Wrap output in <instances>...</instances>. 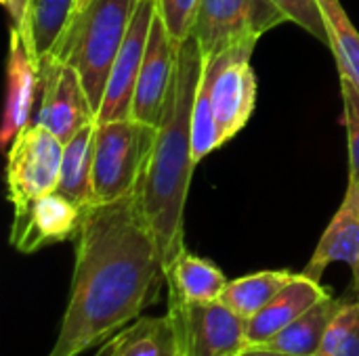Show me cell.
<instances>
[{
  "instance_id": "4",
  "label": "cell",
  "mask_w": 359,
  "mask_h": 356,
  "mask_svg": "<svg viewBox=\"0 0 359 356\" xmlns=\"http://www.w3.org/2000/svg\"><path fill=\"white\" fill-rule=\"evenodd\" d=\"M156 136L158 126L135 118L114 122L97 120L93 168L95 204H111L139 189Z\"/></svg>"
},
{
  "instance_id": "30",
  "label": "cell",
  "mask_w": 359,
  "mask_h": 356,
  "mask_svg": "<svg viewBox=\"0 0 359 356\" xmlns=\"http://www.w3.org/2000/svg\"><path fill=\"white\" fill-rule=\"evenodd\" d=\"M82 2H84V0H76V6H80Z\"/></svg>"
},
{
  "instance_id": "24",
  "label": "cell",
  "mask_w": 359,
  "mask_h": 356,
  "mask_svg": "<svg viewBox=\"0 0 359 356\" xmlns=\"http://www.w3.org/2000/svg\"><path fill=\"white\" fill-rule=\"evenodd\" d=\"M221 132L215 120L210 92L204 82H200V88L196 92L194 103V115H191V147H194V162H202L206 155H210L215 149H219Z\"/></svg>"
},
{
  "instance_id": "13",
  "label": "cell",
  "mask_w": 359,
  "mask_h": 356,
  "mask_svg": "<svg viewBox=\"0 0 359 356\" xmlns=\"http://www.w3.org/2000/svg\"><path fill=\"white\" fill-rule=\"evenodd\" d=\"M334 262H345L351 271V287L359 298V185L349 180L345 199L320 237L303 273L316 281Z\"/></svg>"
},
{
  "instance_id": "27",
  "label": "cell",
  "mask_w": 359,
  "mask_h": 356,
  "mask_svg": "<svg viewBox=\"0 0 359 356\" xmlns=\"http://www.w3.org/2000/svg\"><path fill=\"white\" fill-rule=\"evenodd\" d=\"M273 2H278L290 15V21L299 23L303 29H307L320 42L330 46V31H328L324 13H322L318 0H273Z\"/></svg>"
},
{
  "instance_id": "20",
  "label": "cell",
  "mask_w": 359,
  "mask_h": 356,
  "mask_svg": "<svg viewBox=\"0 0 359 356\" xmlns=\"http://www.w3.org/2000/svg\"><path fill=\"white\" fill-rule=\"evenodd\" d=\"M341 302L343 298H334L332 294L326 296L316 306H311L305 315H301L297 321L284 327L278 336H273L269 342L259 346H267L271 350L290 356H316Z\"/></svg>"
},
{
  "instance_id": "26",
  "label": "cell",
  "mask_w": 359,
  "mask_h": 356,
  "mask_svg": "<svg viewBox=\"0 0 359 356\" xmlns=\"http://www.w3.org/2000/svg\"><path fill=\"white\" fill-rule=\"evenodd\" d=\"M341 94H343V124L347 128L349 141V180L359 185V90L341 76Z\"/></svg>"
},
{
  "instance_id": "25",
  "label": "cell",
  "mask_w": 359,
  "mask_h": 356,
  "mask_svg": "<svg viewBox=\"0 0 359 356\" xmlns=\"http://www.w3.org/2000/svg\"><path fill=\"white\" fill-rule=\"evenodd\" d=\"M200 0H158V15L164 21L168 36L181 44L185 42L196 25Z\"/></svg>"
},
{
  "instance_id": "17",
  "label": "cell",
  "mask_w": 359,
  "mask_h": 356,
  "mask_svg": "<svg viewBox=\"0 0 359 356\" xmlns=\"http://www.w3.org/2000/svg\"><path fill=\"white\" fill-rule=\"evenodd\" d=\"M164 279L168 296L183 302H217L229 281L215 262L187 250L166 269Z\"/></svg>"
},
{
  "instance_id": "16",
  "label": "cell",
  "mask_w": 359,
  "mask_h": 356,
  "mask_svg": "<svg viewBox=\"0 0 359 356\" xmlns=\"http://www.w3.org/2000/svg\"><path fill=\"white\" fill-rule=\"evenodd\" d=\"M95 356H183L175 323L168 313L160 317L141 315L130 325L101 344Z\"/></svg>"
},
{
  "instance_id": "22",
  "label": "cell",
  "mask_w": 359,
  "mask_h": 356,
  "mask_svg": "<svg viewBox=\"0 0 359 356\" xmlns=\"http://www.w3.org/2000/svg\"><path fill=\"white\" fill-rule=\"evenodd\" d=\"M318 4L330 31V48L339 71L359 90V31L349 21L339 0H318Z\"/></svg>"
},
{
  "instance_id": "3",
  "label": "cell",
  "mask_w": 359,
  "mask_h": 356,
  "mask_svg": "<svg viewBox=\"0 0 359 356\" xmlns=\"http://www.w3.org/2000/svg\"><path fill=\"white\" fill-rule=\"evenodd\" d=\"M141 0H84L50 55L67 61L82 78L88 101L99 113L107 80Z\"/></svg>"
},
{
  "instance_id": "5",
  "label": "cell",
  "mask_w": 359,
  "mask_h": 356,
  "mask_svg": "<svg viewBox=\"0 0 359 356\" xmlns=\"http://www.w3.org/2000/svg\"><path fill=\"white\" fill-rule=\"evenodd\" d=\"M290 21V15L273 0H200L194 38L200 44L204 63L240 44L257 40Z\"/></svg>"
},
{
  "instance_id": "2",
  "label": "cell",
  "mask_w": 359,
  "mask_h": 356,
  "mask_svg": "<svg viewBox=\"0 0 359 356\" xmlns=\"http://www.w3.org/2000/svg\"><path fill=\"white\" fill-rule=\"evenodd\" d=\"M202 71V50L191 34L179 46L177 69L158 124L154 151L137 189L139 208L156 237L164 273L185 252L183 214L196 168L191 147V115Z\"/></svg>"
},
{
  "instance_id": "28",
  "label": "cell",
  "mask_w": 359,
  "mask_h": 356,
  "mask_svg": "<svg viewBox=\"0 0 359 356\" xmlns=\"http://www.w3.org/2000/svg\"><path fill=\"white\" fill-rule=\"evenodd\" d=\"M2 6L8 10L11 21L15 27H21L25 21V13H27V0H0Z\"/></svg>"
},
{
  "instance_id": "15",
  "label": "cell",
  "mask_w": 359,
  "mask_h": 356,
  "mask_svg": "<svg viewBox=\"0 0 359 356\" xmlns=\"http://www.w3.org/2000/svg\"><path fill=\"white\" fill-rule=\"evenodd\" d=\"M326 296H330V292L320 281L307 277L305 273H297L292 281L259 315L246 321L250 346L269 342Z\"/></svg>"
},
{
  "instance_id": "19",
  "label": "cell",
  "mask_w": 359,
  "mask_h": 356,
  "mask_svg": "<svg viewBox=\"0 0 359 356\" xmlns=\"http://www.w3.org/2000/svg\"><path fill=\"white\" fill-rule=\"evenodd\" d=\"M74 8L76 0H27L25 21L19 31L38 63L59 44Z\"/></svg>"
},
{
  "instance_id": "10",
  "label": "cell",
  "mask_w": 359,
  "mask_h": 356,
  "mask_svg": "<svg viewBox=\"0 0 359 356\" xmlns=\"http://www.w3.org/2000/svg\"><path fill=\"white\" fill-rule=\"evenodd\" d=\"M84 210L59 191L46 193L25 208L13 210L11 245L19 254H36L48 245L76 239Z\"/></svg>"
},
{
  "instance_id": "1",
  "label": "cell",
  "mask_w": 359,
  "mask_h": 356,
  "mask_svg": "<svg viewBox=\"0 0 359 356\" xmlns=\"http://www.w3.org/2000/svg\"><path fill=\"white\" fill-rule=\"evenodd\" d=\"M67 306L46 356H80L105 344L151 306L164 264L137 191L84 210Z\"/></svg>"
},
{
  "instance_id": "23",
  "label": "cell",
  "mask_w": 359,
  "mask_h": 356,
  "mask_svg": "<svg viewBox=\"0 0 359 356\" xmlns=\"http://www.w3.org/2000/svg\"><path fill=\"white\" fill-rule=\"evenodd\" d=\"M316 356H359V298H343Z\"/></svg>"
},
{
  "instance_id": "11",
  "label": "cell",
  "mask_w": 359,
  "mask_h": 356,
  "mask_svg": "<svg viewBox=\"0 0 359 356\" xmlns=\"http://www.w3.org/2000/svg\"><path fill=\"white\" fill-rule=\"evenodd\" d=\"M158 13V0H141L133 21L128 25V31L124 36V42L118 50V57L114 61L105 97L101 103V109L97 113L99 122H114V120H128L133 118V99L137 90V80L141 73V65L145 59V48L149 40V29L154 23V17Z\"/></svg>"
},
{
  "instance_id": "18",
  "label": "cell",
  "mask_w": 359,
  "mask_h": 356,
  "mask_svg": "<svg viewBox=\"0 0 359 356\" xmlns=\"http://www.w3.org/2000/svg\"><path fill=\"white\" fill-rule=\"evenodd\" d=\"M95 132L97 120L82 126L63 147L61 176L57 191L82 208L95 206L93 168H95Z\"/></svg>"
},
{
  "instance_id": "9",
  "label": "cell",
  "mask_w": 359,
  "mask_h": 356,
  "mask_svg": "<svg viewBox=\"0 0 359 356\" xmlns=\"http://www.w3.org/2000/svg\"><path fill=\"white\" fill-rule=\"evenodd\" d=\"M95 120L97 113L76 67L57 55H46L40 61V105L32 122L67 143L82 126Z\"/></svg>"
},
{
  "instance_id": "14",
  "label": "cell",
  "mask_w": 359,
  "mask_h": 356,
  "mask_svg": "<svg viewBox=\"0 0 359 356\" xmlns=\"http://www.w3.org/2000/svg\"><path fill=\"white\" fill-rule=\"evenodd\" d=\"M40 92V63L27 50L19 27H11L6 63V105L0 143L6 147L25 126L32 124V109Z\"/></svg>"
},
{
  "instance_id": "6",
  "label": "cell",
  "mask_w": 359,
  "mask_h": 356,
  "mask_svg": "<svg viewBox=\"0 0 359 356\" xmlns=\"http://www.w3.org/2000/svg\"><path fill=\"white\" fill-rule=\"evenodd\" d=\"M166 313L175 323L183 356H238L250 346L246 319L221 300L183 302L168 296Z\"/></svg>"
},
{
  "instance_id": "29",
  "label": "cell",
  "mask_w": 359,
  "mask_h": 356,
  "mask_svg": "<svg viewBox=\"0 0 359 356\" xmlns=\"http://www.w3.org/2000/svg\"><path fill=\"white\" fill-rule=\"evenodd\" d=\"M238 356H290V355H284V353L271 350V348H267V346H248L246 350H242Z\"/></svg>"
},
{
  "instance_id": "21",
  "label": "cell",
  "mask_w": 359,
  "mask_h": 356,
  "mask_svg": "<svg viewBox=\"0 0 359 356\" xmlns=\"http://www.w3.org/2000/svg\"><path fill=\"white\" fill-rule=\"evenodd\" d=\"M292 271H259L238 279H229L221 302L229 306L242 319H252L259 315L294 277Z\"/></svg>"
},
{
  "instance_id": "7",
  "label": "cell",
  "mask_w": 359,
  "mask_h": 356,
  "mask_svg": "<svg viewBox=\"0 0 359 356\" xmlns=\"http://www.w3.org/2000/svg\"><path fill=\"white\" fill-rule=\"evenodd\" d=\"M65 143L40 124L25 126L6 155V185L13 210L57 191Z\"/></svg>"
},
{
  "instance_id": "12",
  "label": "cell",
  "mask_w": 359,
  "mask_h": 356,
  "mask_svg": "<svg viewBox=\"0 0 359 356\" xmlns=\"http://www.w3.org/2000/svg\"><path fill=\"white\" fill-rule=\"evenodd\" d=\"M179 46L166 31L164 21L156 13L149 40L145 48V59L141 65V73L137 80V90L133 99V118L151 126L160 124L168 88L177 69Z\"/></svg>"
},
{
  "instance_id": "8",
  "label": "cell",
  "mask_w": 359,
  "mask_h": 356,
  "mask_svg": "<svg viewBox=\"0 0 359 356\" xmlns=\"http://www.w3.org/2000/svg\"><path fill=\"white\" fill-rule=\"evenodd\" d=\"M252 50L255 44H240L204 63L202 82L208 86L223 145L248 124L257 105V76L250 67Z\"/></svg>"
}]
</instances>
